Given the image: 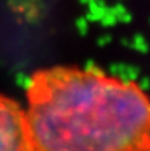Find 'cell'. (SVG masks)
<instances>
[{
	"label": "cell",
	"mask_w": 150,
	"mask_h": 151,
	"mask_svg": "<svg viewBox=\"0 0 150 151\" xmlns=\"http://www.w3.org/2000/svg\"><path fill=\"white\" fill-rule=\"evenodd\" d=\"M31 151H150V97L97 68L52 66L27 85Z\"/></svg>",
	"instance_id": "6da1fadb"
},
{
	"label": "cell",
	"mask_w": 150,
	"mask_h": 151,
	"mask_svg": "<svg viewBox=\"0 0 150 151\" xmlns=\"http://www.w3.org/2000/svg\"><path fill=\"white\" fill-rule=\"evenodd\" d=\"M0 150L31 151L27 137L25 110L15 99L0 96Z\"/></svg>",
	"instance_id": "7a4b0ae2"
}]
</instances>
